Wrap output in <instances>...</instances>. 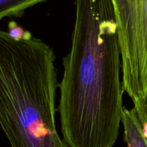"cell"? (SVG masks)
Returning a JSON list of instances; mask_svg holds the SVG:
<instances>
[{
  "instance_id": "cell-1",
  "label": "cell",
  "mask_w": 147,
  "mask_h": 147,
  "mask_svg": "<svg viewBox=\"0 0 147 147\" xmlns=\"http://www.w3.org/2000/svg\"><path fill=\"white\" fill-rule=\"evenodd\" d=\"M70 51L59 84L69 147H113L123 113L122 61L112 0H75Z\"/></svg>"
},
{
  "instance_id": "cell-2",
  "label": "cell",
  "mask_w": 147,
  "mask_h": 147,
  "mask_svg": "<svg viewBox=\"0 0 147 147\" xmlns=\"http://www.w3.org/2000/svg\"><path fill=\"white\" fill-rule=\"evenodd\" d=\"M55 60L40 39L0 29V126L12 147H69L56 128Z\"/></svg>"
},
{
  "instance_id": "cell-3",
  "label": "cell",
  "mask_w": 147,
  "mask_h": 147,
  "mask_svg": "<svg viewBox=\"0 0 147 147\" xmlns=\"http://www.w3.org/2000/svg\"><path fill=\"white\" fill-rule=\"evenodd\" d=\"M118 25L124 92L134 108L147 98V0H112Z\"/></svg>"
},
{
  "instance_id": "cell-4",
  "label": "cell",
  "mask_w": 147,
  "mask_h": 147,
  "mask_svg": "<svg viewBox=\"0 0 147 147\" xmlns=\"http://www.w3.org/2000/svg\"><path fill=\"white\" fill-rule=\"evenodd\" d=\"M121 123L124 129V139L128 147H147V138L134 108L128 110L123 107Z\"/></svg>"
},
{
  "instance_id": "cell-5",
  "label": "cell",
  "mask_w": 147,
  "mask_h": 147,
  "mask_svg": "<svg viewBox=\"0 0 147 147\" xmlns=\"http://www.w3.org/2000/svg\"><path fill=\"white\" fill-rule=\"evenodd\" d=\"M47 0H0V20L22 17L28 8Z\"/></svg>"
},
{
  "instance_id": "cell-6",
  "label": "cell",
  "mask_w": 147,
  "mask_h": 147,
  "mask_svg": "<svg viewBox=\"0 0 147 147\" xmlns=\"http://www.w3.org/2000/svg\"><path fill=\"white\" fill-rule=\"evenodd\" d=\"M7 32L12 38L15 40H22L32 38V35L30 31L25 30L15 21H10L8 23Z\"/></svg>"
},
{
  "instance_id": "cell-7",
  "label": "cell",
  "mask_w": 147,
  "mask_h": 147,
  "mask_svg": "<svg viewBox=\"0 0 147 147\" xmlns=\"http://www.w3.org/2000/svg\"><path fill=\"white\" fill-rule=\"evenodd\" d=\"M134 109L136 110L137 116L142 125L144 135L147 138V98L139 107Z\"/></svg>"
}]
</instances>
